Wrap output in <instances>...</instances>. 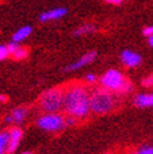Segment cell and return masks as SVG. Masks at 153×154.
I'll list each match as a JSON object with an SVG mask.
<instances>
[{
  "label": "cell",
  "instance_id": "1",
  "mask_svg": "<svg viewBox=\"0 0 153 154\" xmlns=\"http://www.w3.org/2000/svg\"><path fill=\"white\" fill-rule=\"evenodd\" d=\"M63 109L67 115L75 119L86 118L90 112L89 108V91L82 84H72L64 89Z\"/></svg>",
  "mask_w": 153,
  "mask_h": 154
},
{
  "label": "cell",
  "instance_id": "2",
  "mask_svg": "<svg viewBox=\"0 0 153 154\" xmlns=\"http://www.w3.org/2000/svg\"><path fill=\"white\" fill-rule=\"evenodd\" d=\"M99 84L102 88L117 94H128L133 90V84L117 69L107 70L99 78Z\"/></svg>",
  "mask_w": 153,
  "mask_h": 154
},
{
  "label": "cell",
  "instance_id": "3",
  "mask_svg": "<svg viewBox=\"0 0 153 154\" xmlns=\"http://www.w3.org/2000/svg\"><path fill=\"white\" fill-rule=\"evenodd\" d=\"M116 98L112 91L102 87L94 89L89 93V108L90 112L95 114H105L114 109Z\"/></svg>",
  "mask_w": 153,
  "mask_h": 154
},
{
  "label": "cell",
  "instance_id": "4",
  "mask_svg": "<svg viewBox=\"0 0 153 154\" xmlns=\"http://www.w3.org/2000/svg\"><path fill=\"white\" fill-rule=\"evenodd\" d=\"M63 99L64 88L55 87L43 91L39 97L38 104L44 113H57L63 109Z\"/></svg>",
  "mask_w": 153,
  "mask_h": 154
},
{
  "label": "cell",
  "instance_id": "5",
  "mask_svg": "<svg viewBox=\"0 0 153 154\" xmlns=\"http://www.w3.org/2000/svg\"><path fill=\"white\" fill-rule=\"evenodd\" d=\"M36 125L45 132H59L64 124V117L60 113H44L36 120Z\"/></svg>",
  "mask_w": 153,
  "mask_h": 154
},
{
  "label": "cell",
  "instance_id": "6",
  "mask_svg": "<svg viewBox=\"0 0 153 154\" xmlns=\"http://www.w3.org/2000/svg\"><path fill=\"white\" fill-rule=\"evenodd\" d=\"M97 58V51L95 50H90L86 54H83V55L80 58H78L76 60H74L73 63H70L69 65H67L64 68L65 72H74V70H78V69L86 66L90 63H93V61L95 60Z\"/></svg>",
  "mask_w": 153,
  "mask_h": 154
},
{
  "label": "cell",
  "instance_id": "7",
  "mask_svg": "<svg viewBox=\"0 0 153 154\" xmlns=\"http://www.w3.org/2000/svg\"><path fill=\"white\" fill-rule=\"evenodd\" d=\"M120 60H122V63L128 68H137L142 63V58L139 54L129 50V49H126L120 53Z\"/></svg>",
  "mask_w": 153,
  "mask_h": 154
},
{
  "label": "cell",
  "instance_id": "8",
  "mask_svg": "<svg viewBox=\"0 0 153 154\" xmlns=\"http://www.w3.org/2000/svg\"><path fill=\"white\" fill-rule=\"evenodd\" d=\"M9 132V142H8V148H6V153H14L17 150L18 145L21 140L23 138V130L18 127H13L10 130H8Z\"/></svg>",
  "mask_w": 153,
  "mask_h": 154
},
{
  "label": "cell",
  "instance_id": "9",
  "mask_svg": "<svg viewBox=\"0 0 153 154\" xmlns=\"http://www.w3.org/2000/svg\"><path fill=\"white\" fill-rule=\"evenodd\" d=\"M67 14L65 8H54V9L47 10L39 15V20L45 23V21H53V20H58L62 19L64 15Z\"/></svg>",
  "mask_w": 153,
  "mask_h": 154
},
{
  "label": "cell",
  "instance_id": "10",
  "mask_svg": "<svg viewBox=\"0 0 153 154\" xmlns=\"http://www.w3.org/2000/svg\"><path fill=\"white\" fill-rule=\"evenodd\" d=\"M27 114H28V109L25 106L14 108V109L11 110V113L5 117V122L6 123H15V124H20V123L24 122Z\"/></svg>",
  "mask_w": 153,
  "mask_h": 154
},
{
  "label": "cell",
  "instance_id": "11",
  "mask_svg": "<svg viewBox=\"0 0 153 154\" xmlns=\"http://www.w3.org/2000/svg\"><path fill=\"white\" fill-rule=\"evenodd\" d=\"M6 48H8V51H9V55H11L15 60H23L28 57V50L25 48L20 47L18 43L10 42L6 45Z\"/></svg>",
  "mask_w": 153,
  "mask_h": 154
},
{
  "label": "cell",
  "instance_id": "12",
  "mask_svg": "<svg viewBox=\"0 0 153 154\" xmlns=\"http://www.w3.org/2000/svg\"><path fill=\"white\" fill-rule=\"evenodd\" d=\"M133 104L138 108H153V94H137L133 99Z\"/></svg>",
  "mask_w": 153,
  "mask_h": 154
},
{
  "label": "cell",
  "instance_id": "13",
  "mask_svg": "<svg viewBox=\"0 0 153 154\" xmlns=\"http://www.w3.org/2000/svg\"><path fill=\"white\" fill-rule=\"evenodd\" d=\"M32 26L30 25H25V26H21V28H19L17 32H15L14 34H13V38H11V42H14V43H20V42H23V40H25L27 38L32 34Z\"/></svg>",
  "mask_w": 153,
  "mask_h": 154
},
{
  "label": "cell",
  "instance_id": "14",
  "mask_svg": "<svg viewBox=\"0 0 153 154\" xmlns=\"http://www.w3.org/2000/svg\"><path fill=\"white\" fill-rule=\"evenodd\" d=\"M97 32V28L94 24H90V23H87V24H83L80 26L76 28L74 32H73V35L74 36H83V35H89V34H93Z\"/></svg>",
  "mask_w": 153,
  "mask_h": 154
},
{
  "label": "cell",
  "instance_id": "15",
  "mask_svg": "<svg viewBox=\"0 0 153 154\" xmlns=\"http://www.w3.org/2000/svg\"><path fill=\"white\" fill-rule=\"evenodd\" d=\"M8 142H9V132H8V130L0 132V154L6 153Z\"/></svg>",
  "mask_w": 153,
  "mask_h": 154
},
{
  "label": "cell",
  "instance_id": "16",
  "mask_svg": "<svg viewBox=\"0 0 153 154\" xmlns=\"http://www.w3.org/2000/svg\"><path fill=\"white\" fill-rule=\"evenodd\" d=\"M9 57V51H8L6 45H2L0 44V60H4Z\"/></svg>",
  "mask_w": 153,
  "mask_h": 154
},
{
  "label": "cell",
  "instance_id": "17",
  "mask_svg": "<svg viewBox=\"0 0 153 154\" xmlns=\"http://www.w3.org/2000/svg\"><path fill=\"white\" fill-rule=\"evenodd\" d=\"M142 84L144 87H147V88H151V87H153V74H151V75H148V76H146L143 80H142Z\"/></svg>",
  "mask_w": 153,
  "mask_h": 154
},
{
  "label": "cell",
  "instance_id": "18",
  "mask_svg": "<svg viewBox=\"0 0 153 154\" xmlns=\"http://www.w3.org/2000/svg\"><path fill=\"white\" fill-rule=\"evenodd\" d=\"M76 123V119L74 117H70V115H67V117H64V124L65 127H72Z\"/></svg>",
  "mask_w": 153,
  "mask_h": 154
},
{
  "label": "cell",
  "instance_id": "19",
  "mask_svg": "<svg viewBox=\"0 0 153 154\" xmlns=\"http://www.w3.org/2000/svg\"><path fill=\"white\" fill-rule=\"evenodd\" d=\"M137 154H153V147H149V145H144V147L139 148V150L137 152Z\"/></svg>",
  "mask_w": 153,
  "mask_h": 154
},
{
  "label": "cell",
  "instance_id": "20",
  "mask_svg": "<svg viewBox=\"0 0 153 154\" xmlns=\"http://www.w3.org/2000/svg\"><path fill=\"white\" fill-rule=\"evenodd\" d=\"M84 79H86V82L88 84H94L97 82V75L93 73H88L86 76H84Z\"/></svg>",
  "mask_w": 153,
  "mask_h": 154
},
{
  "label": "cell",
  "instance_id": "21",
  "mask_svg": "<svg viewBox=\"0 0 153 154\" xmlns=\"http://www.w3.org/2000/svg\"><path fill=\"white\" fill-rule=\"evenodd\" d=\"M143 35H146L147 38L148 36H151V35H153V25H148V26H146L143 29Z\"/></svg>",
  "mask_w": 153,
  "mask_h": 154
},
{
  "label": "cell",
  "instance_id": "22",
  "mask_svg": "<svg viewBox=\"0 0 153 154\" xmlns=\"http://www.w3.org/2000/svg\"><path fill=\"white\" fill-rule=\"evenodd\" d=\"M105 3L112 4V5H119V4L123 3V0H105Z\"/></svg>",
  "mask_w": 153,
  "mask_h": 154
},
{
  "label": "cell",
  "instance_id": "23",
  "mask_svg": "<svg viewBox=\"0 0 153 154\" xmlns=\"http://www.w3.org/2000/svg\"><path fill=\"white\" fill-rule=\"evenodd\" d=\"M8 102V97L4 94H0V104H4Z\"/></svg>",
  "mask_w": 153,
  "mask_h": 154
},
{
  "label": "cell",
  "instance_id": "24",
  "mask_svg": "<svg viewBox=\"0 0 153 154\" xmlns=\"http://www.w3.org/2000/svg\"><path fill=\"white\" fill-rule=\"evenodd\" d=\"M148 44H149V45H151V47L153 48V35L148 36Z\"/></svg>",
  "mask_w": 153,
  "mask_h": 154
},
{
  "label": "cell",
  "instance_id": "25",
  "mask_svg": "<svg viewBox=\"0 0 153 154\" xmlns=\"http://www.w3.org/2000/svg\"><path fill=\"white\" fill-rule=\"evenodd\" d=\"M21 154H32L30 152H24V153H21Z\"/></svg>",
  "mask_w": 153,
  "mask_h": 154
},
{
  "label": "cell",
  "instance_id": "26",
  "mask_svg": "<svg viewBox=\"0 0 153 154\" xmlns=\"http://www.w3.org/2000/svg\"><path fill=\"white\" fill-rule=\"evenodd\" d=\"M105 154H111V153H105Z\"/></svg>",
  "mask_w": 153,
  "mask_h": 154
},
{
  "label": "cell",
  "instance_id": "27",
  "mask_svg": "<svg viewBox=\"0 0 153 154\" xmlns=\"http://www.w3.org/2000/svg\"><path fill=\"white\" fill-rule=\"evenodd\" d=\"M133 154H137V153H133Z\"/></svg>",
  "mask_w": 153,
  "mask_h": 154
},
{
  "label": "cell",
  "instance_id": "28",
  "mask_svg": "<svg viewBox=\"0 0 153 154\" xmlns=\"http://www.w3.org/2000/svg\"><path fill=\"white\" fill-rule=\"evenodd\" d=\"M152 94H153V93H152Z\"/></svg>",
  "mask_w": 153,
  "mask_h": 154
}]
</instances>
